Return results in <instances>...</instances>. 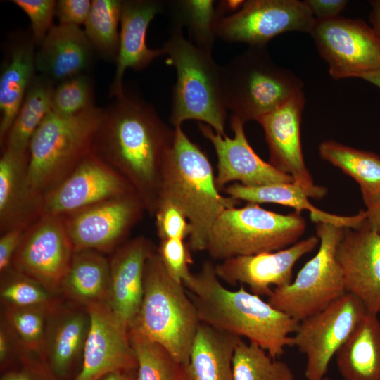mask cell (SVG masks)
<instances>
[{"mask_svg":"<svg viewBox=\"0 0 380 380\" xmlns=\"http://www.w3.org/2000/svg\"><path fill=\"white\" fill-rule=\"evenodd\" d=\"M175 134V129L150 104L125 91L103 110L91 153L127 179L154 215L163 163Z\"/></svg>","mask_w":380,"mask_h":380,"instance_id":"cell-1","label":"cell"},{"mask_svg":"<svg viewBox=\"0 0 380 380\" xmlns=\"http://www.w3.org/2000/svg\"><path fill=\"white\" fill-rule=\"evenodd\" d=\"M184 285L197 311L201 323L246 338L274 358L291 346V334L299 322L272 307L243 286L226 288L218 278L215 265L205 262L191 273Z\"/></svg>","mask_w":380,"mask_h":380,"instance_id":"cell-2","label":"cell"},{"mask_svg":"<svg viewBox=\"0 0 380 380\" xmlns=\"http://www.w3.org/2000/svg\"><path fill=\"white\" fill-rule=\"evenodd\" d=\"M175 129L174 141L163 165L159 202H170L182 211L191 227L190 250L203 251L217 218L236 207L239 201L220 193L207 155L182 127Z\"/></svg>","mask_w":380,"mask_h":380,"instance_id":"cell-3","label":"cell"},{"mask_svg":"<svg viewBox=\"0 0 380 380\" xmlns=\"http://www.w3.org/2000/svg\"><path fill=\"white\" fill-rule=\"evenodd\" d=\"M103 110L95 105L72 116L50 112L29 144L27 181L32 196H44L91 152Z\"/></svg>","mask_w":380,"mask_h":380,"instance_id":"cell-4","label":"cell"},{"mask_svg":"<svg viewBox=\"0 0 380 380\" xmlns=\"http://www.w3.org/2000/svg\"><path fill=\"white\" fill-rule=\"evenodd\" d=\"M162 49L166 63L175 67L177 80L172 90L170 122L182 127L188 120L210 126L223 137L227 108L224 104L220 66L212 52L200 49L184 37L182 28L172 27Z\"/></svg>","mask_w":380,"mask_h":380,"instance_id":"cell-5","label":"cell"},{"mask_svg":"<svg viewBox=\"0 0 380 380\" xmlns=\"http://www.w3.org/2000/svg\"><path fill=\"white\" fill-rule=\"evenodd\" d=\"M200 324L184 284L169 274L154 252L146 263L143 298L129 329L163 346L184 366Z\"/></svg>","mask_w":380,"mask_h":380,"instance_id":"cell-6","label":"cell"},{"mask_svg":"<svg viewBox=\"0 0 380 380\" xmlns=\"http://www.w3.org/2000/svg\"><path fill=\"white\" fill-rule=\"evenodd\" d=\"M225 106L243 123L258 121L295 95L304 83L276 64L266 46H251L220 66Z\"/></svg>","mask_w":380,"mask_h":380,"instance_id":"cell-7","label":"cell"},{"mask_svg":"<svg viewBox=\"0 0 380 380\" xmlns=\"http://www.w3.org/2000/svg\"><path fill=\"white\" fill-rule=\"evenodd\" d=\"M305 228L300 212L282 215L248 203L220 215L210 229L205 251L220 261L277 251L298 241Z\"/></svg>","mask_w":380,"mask_h":380,"instance_id":"cell-8","label":"cell"},{"mask_svg":"<svg viewBox=\"0 0 380 380\" xmlns=\"http://www.w3.org/2000/svg\"><path fill=\"white\" fill-rule=\"evenodd\" d=\"M315 224L319 241L317 252L291 284L274 289L267 300L298 322L321 311L346 293L336 258L345 227L324 222Z\"/></svg>","mask_w":380,"mask_h":380,"instance_id":"cell-9","label":"cell"},{"mask_svg":"<svg viewBox=\"0 0 380 380\" xmlns=\"http://www.w3.org/2000/svg\"><path fill=\"white\" fill-rule=\"evenodd\" d=\"M368 312L355 296L345 293L321 311L299 322L291 346L306 357V380H323L329 364Z\"/></svg>","mask_w":380,"mask_h":380,"instance_id":"cell-10","label":"cell"},{"mask_svg":"<svg viewBox=\"0 0 380 380\" xmlns=\"http://www.w3.org/2000/svg\"><path fill=\"white\" fill-rule=\"evenodd\" d=\"M310 34L334 80L360 78L380 69V39L361 19H315Z\"/></svg>","mask_w":380,"mask_h":380,"instance_id":"cell-11","label":"cell"},{"mask_svg":"<svg viewBox=\"0 0 380 380\" xmlns=\"http://www.w3.org/2000/svg\"><path fill=\"white\" fill-rule=\"evenodd\" d=\"M74 252L62 216L41 215L25 230L11 266L55 294L60 292Z\"/></svg>","mask_w":380,"mask_h":380,"instance_id":"cell-12","label":"cell"},{"mask_svg":"<svg viewBox=\"0 0 380 380\" xmlns=\"http://www.w3.org/2000/svg\"><path fill=\"white\" fill-rule=\"evenodd\" d=\"M315 23V18L304 1L248 0L236 12L220 20L217 37L249 46H266L282 33L310 34Z\"/></svg>","mask_w":380,"mask_h":380,"instance_id":"cell-13","label":"cell"},{"mask_svg":"<svg viewBox=\"0 0 380 380\" xmlns=\"http://www.w3.org/2000/svg\"><path fill=\"white\" fill-rule=\"evenodd\" d=\"M137 194L120 173L89 153L41 200L39 216H64L105 201Z\"/></svg>","mask_w":380,"mask_h":380,"instance_id":"cell-14","label":"cell"},{"mask_svg":"<svg viewBox=\"0 0 380 380\" xmlns=\"http://www.w3.org/2000/svg\"><path fill=\"white\" fill-rule=\"evenodd\" d=\"M145 206L137 194L105 201L62 216L74 251L116 249L141 217Z\"/></svg>","mask_w":380,"mask_h":380,"instance_id":"cell-15","label":"cell"},{"mask_svg":"<svg viewBox=\"0 0 380 380\" xmlns=\"http://www.w3.org/2000/svg\"><path fill=\"white\" fill-rule=\"evenodd\" d=\"M305 104L302 91L258 120L269 148V163L290 175L310 198L319 199L325 187L315 184L305 163L300 141V123Z\"/></svg>","mask_w":380,"mask_h":380,"instance_id":"cell-16","label":"cell"},{"mask_svg":"<svg viewBox=\"0 0 380 380\" xmlns=\"http://www.w3.org/2000/svg\"><path fill=\"white\" fill-rule=\"evenodd\" d=\"M89 328L82 367L75 380H99L115 372L137 369V360L128 329L115 316L107 302L87 308Z\"/></svg>","mask_w":380,"mask_h":380,"instance_id":"cell-17","label":"cell"},{"mask_svg":"<svg viewBox=\"0 0 380 380\" xmlns=\"http://www.w3.org/2000/svg\"><path fill=\"white\" fill-rule=\"evenodd\" d=\"M319 243L312 236L279 251L230 258L215 265L216 274L227 284L246 285L251 293L268 297L274 289L291 284L297 261Z\"/></svg>","mask_w":380,"mask_h":380,"instance_id":"cell-18","label":"cell"},{"mask_svg":"<svg viewBox=\"0 0 380 380\" xmlns=\"http://www.w3.org/2000/svg\"><path fill=\"white\" fill-rule=\"evenodd\" d=\"M244 123L232 115V138L217 134L208 125L199 122L202 134L213 144L217 159L216 186L220 191L234 182L246 186H261L293 182V178L263 160L254 151L245 134Z\"/></svg>","mask_w":380,"mask_h":380,"instance_id":"cell-19","label":"cell"},{"mask_svg":"<svg viewBox=\"0 0 380 380\" xmlns=\"http://www.w3.org/2000/svg\"><path fill=\"white\" fill-rule=\"evenodd\" d=\"M345 289L369 312L380 313V235L366 221L345 227L336 250Z\"/></svg>","mask_w":380,"mask_h":380,"instance_id":"cell-20","label":"cell"},{"mask_svg":"<svg viewBox=\"0 0 380 380\" xmlns=\"http://www.w3.org/2000/svg\"><path fill=\"white\" fill-rule=\"evenodd\" d=\"M154 252L151 241L140 236L122 243L109 260L110 285L106 302L128 330L139 310L146 263Z\"/></svg>","mask_w":380,"mask_h":380,"instance_id":"cell-21","label":"cell"},{"mask_svg":"<svg viewBox=\"0 0 380 380\" xmlns=\"http://www.w3.org/2000/svg\"><path fill=\"white\" fill-rule=\"evenodd\" d=\"M164 10L163 3L156 0L122 1L120 46L115 61V72L110 87V96L124 94L122 78L125 70H141L156 58L165 55L163 49H150L146 32L153 18Z\"/></svg>","mask_w":380,"mask_h":380,"instance_id":"cell-22","label":"cell"},{"mask_svg":"<svg viewBox=\"0 0 380 380\" xmlns=\"http://www.w3.org/2000/svg\"><path fill=\"white\" fill-rule=\"evenodd\" d=\"M95 51L80 26L53 25L36 51V70L55 84L85 73Z\"/></svg>","mask_w":380,"mask_h":380,"instance_id":"cell-23","label":"cell"},{"mask_svg":"<svg viewBox=\"0 0 380 380\" xmlns=\"http://www.w3.org/2000/svg\"><path fill=\"white\" fill-rule=\"evenodd\" d=\"M89 322L87 308L77 305L65 306L60 303L51 311L42 357L58 379L65 377L82 357Z\"/></svg>","mask_w":380,"mask_h":380,"instance_id":"cell-24","label":"cell"},{"mask_svg":"<svg viewBox=\"0 0 380 380\" xmlns=\"http://www.w3.org/2000/svg\"><path fill=\"white\" fill-rule=\"evenodd\" d=\"M9 45L0 75V142L4 143L25 94L36 76L35 42L18 35Z\"/></svg>","mask_w":380,"mask_h":380,"instance_id":"cell-25","label":"cell"},{"mask_svg":"<svg viewBox=\"0 0 380 380\" xmlns=\"http://www.w3.org/2000/svg\"><path fill=\"white\" fill-rule=\"evenodd\" d=\"M29 152L3 149L0 159V224L3 233L39 216L40 203L32 196L27 181Z\"/></svg>","mask_w":380,"mask_h":380,"instance_id":"cell-26","label":"cell"},{"mask_svg":"<svg viewBox=\"0 0 380 380\" xmlns=\"http://www.w3.org/2000/svg\"><path fill=\"white\" fill-rule=\"evenodd\" d=\"M241 339L201 323L183 366L184 380H233L232 360Z\"/></svg>","mask_w":380,"mask_h":380,"instance_id":"cell-27","label":"cell"},{"mask_svg":"<svg viewBox=\"0 0 380 380\" xmlns=\"http://www.w3.org/2000/svg\"><path fill=\"white\" fill-rule=\"evenodd\" d=\"M223 191L228 196L238 201L258 204L277 203L293 208L298 212L306 210L315 223L324 222L341 227L356 228L366 219L364 210L355 215L341 216L316 208L309 201L305 190L294 182L261 186H246L236 182L227 186Z\"/></svg>","mask_w":380,"mask_h":380,"instance_id":"cell-28","label":"cell"},{"mask_svg":"<svg viewBox=\"0 0 380 380\" xmlns=\"http://www.w3.org/2000/svg\"><path fill=\"white\" fill-rule=\"evenodd\" d=\"M343 380H380V320L368 312L335 355Z\"/></svg>","mask_w":380,"mask_h":380,"instance_id":"cell-29","label":"cell"},{"mask_svg":"<svg viewBox=\"0 0 380 380\" xmlns=\"http://www.w3.org/2000/svg\"><path fill=\"white\" fill-rule=\"evenodd\" d=\"M110 285V261L101 253L75 251L60 292L75 305L106 302Z\"/></svg>","mask_w":380,"mask_h":380,"instance_id":"cell-30","label":"cell"},{"mask_svg":"<svg viewBox=\"0 0 380 380\" xmlns=\"http://www.w3.org/2000/svg\"><path fill=\"white\" fill-rule=\"evenodd\" d=\"M55 83L36 75L31 82L15 118L8 132L3 149L28 153L30 140L46 115L51 112V99Z\"/></svg>","mask_w":380,"mask_h":380,"instance_id":"cell-31","label":"cell"},{"mask_svg":"<svg viewBox=\"0 0 380 380\" xmlns=\"http://www.w3.org/2000/svg\"><path fill=\"white\" fill-rule=\"evenodd\" d=\"M319 154L358 184L363 201L380 192V156L334 140L322 142Z\"/></svg>","mask_w":380,"mask_h":380,"instance_id":"cell-32","label":"cell"},{"mask_svg":"<svg viewBox=\"0 0 380 380\" xmlns=\"http://www.w3.org/2000/svg\"><path fill=\"white\" fill-rule=\"evenodd\" d=\"M172 27H186L196 46L212 52L217 27L225 12L212 0H179L169 3Z\"/></svg>","mask_w":380,"mask_h":380,"instance_id":"cell-33","label":"cell"},{"mask_svg":"<svg viewBox=\"0 0 380 380\" xmlns=\"http://www.w3.org/2000/svg\"><path fill=\"white\" fill-rule=\"evenodd\" d=\"M137 360V380H184L183 365L161 344L128 330Z\"/></svg>","mask_w":380,"mask_h":380,"instance_id":"cell-34","label":"cell"},{"mask_svg":"<svg viewBox=\"0 0 380 380\" xmlns=\"http://www.w3.org/2000/svg\"><path fill=\"white\" fill-rule=\"evenodd\" d=\"M122 1L94 0L84 23V32L95 52L105 60L116 61L119 46Z\"/></svg>","mask_w":380,"mask_h":380,"instance_id":"cell-35","label":"cell"},{"mask_svg":"<svg viewBox=\"0 0 380 380\" xmlns=\"http://www.w3.org/2000/svg\"><path fill=\"white\" fill-rule=\"evenodd\" d=\"M232 374L233 380H294V374L286 362L243 338L234 350Z\"/></svg>","mask_w":380,"mask_h":380,"instance_id":"cell-36","label":"cell"},{"mask_svg":"<svg viewBox=\"0 0 380 380\" xmlns=\"http://www.w3.org/2000/svg\"><path fill=\"white\" fill-rule=\"evenodd\" d=\"M58 303L50 307L7 305L4 312L6 323L25 351L42 356L48 317Z\"/></svg>","mask_w":380,"mask_h":380,"instance_id":"cell-37","label":"cell"},{"mask_svg":"<svg viewBox=\"0 0 380 380\" xmlns=\"http://www.w3.org/2000/svg\"><path fill=\"white\" fill-rule=\"evenodd\" d=\"M94 106V86L86 73L63 80L53 91L51 111L61 116H72Z\"/></svg>","mask_w":380,"mask_h":380,"instance_id":"cell-38","label":"cell"},{"mask_svg":"<svg viewBox=\"0 0 380 380\" xmlns=\"http://www.w3.org/2000/svg\"><path fill=\"white\" fill-rule=\"evenodd\" d=\"M1 298L18 307H50L60 301L35 281L13 270L1 287Z\"/></svg>","mask_w":380,"mask_h":380,"instance_id":"cell-39","label":"cell"},{"mask_svg":"<svg viewBox=\"0 0 380 380\" xmlns=\"http://www.w3.org/2000/svg\"><path fill=\"white\" fill-rule=\"evenodd\" d=\"M169 274L176 281L184 283L191 274L189 266L193 263L188 244L184 240H161L156 251Z\"/></svg>","mask_w":380,"mask_h":380,"instance_id":"cell-40","label":"cell"},{"mask_svg":"<svg viewBox=\"0 0 380 380\" xmlns=\"http://www.w3.org/2000/svg\"><path fill=\"white\" fill-rule=\"evenodd\" d=\"M12 2L28 16L31 35L36 45H40L50 29L56 12L53 0H13Z\"/></svg>","mask_w":380,"mask_h":380,"instance_id":"cell-41","label":"cell"},{"mask_svg":"<svg viewBox=\"0 0 380 380\" xmlns=\"http://www.w3.org/2000/svg\"><path fill=\"white\" fill-rule=\"evenodd\" d=\"M156 227L161 240L189 236L191 227L182 211L168 201H160L156 213Z\"/></svg>","mask_w":380,"mask_h":380,"instance_id":"cell-42","label":"cell"},{"mask_svg":"<svg viewBox=\"0 0 380 380\" xmlns=\"http://www.w3.org/2000/svg\"><path fill=\"white\" fill-rule=\"evenodd\" d=\"M91 7L89 0H59L55 15L60 24L77 25L85 23Z\"/></svg>","mask_w":380,"mask_h":380,"instance_id":"cell-43","label":"cell"},{"mask_svg":"<svg viewBox=\"0 0 380 380\" xmlns=\"http://www.w3.org/2000/svg\"><path fill=\"white\" fill-rule=\"evenodd\" d=\"M30 224H20L1 233L0 238V271L1 274L8 270L11 266L13 256L25 230Z\"/></svg>","mask_w":380,"mask_h":380,"instance_id":"cell-44","label":"cell"},{"mask_svg":"<svg viewBox=\"0 0 380 380\" xmlns=\"http://www.w3.org/2000/svg\"><path fill=\"white\" fill-rule=\"evenodd\" d=\"M1 380H60L46 365L26 359L23 367L5 373Z\"/></svg>","mask_w":380,"mask_h":380,"instance_id":"cell-45","label":"cell"},{"mask_svg":"<svg viewBox=\"0 0 380 380\" xmlns=\"http://www.w3.org/2000/svg\"><path fill=\"white\" fill-rule=\"evenodd\" d=\"M316 20H326L339 16L344 10L346 0H305L304 1Z\"/></svg>","mask_w":380,"mask_h":380,"instance_id":"cell-46","label":"cell"},{"mask_svg":"<svg viewBox=\"0 0 380 380\" xmlns=\"http://www.w3.org/2000/svg\"><path fill=\"white\" fill-rule=\"evenodd\" d=\"M367 209L365 221L371 229L380 235V192L364 201Z\"/></svg>","mask_w":380,"mask_h":380,"instance_id":"cell-47","label":"cell"},{"mask_svg":"<svg viewBox=\"0 0 380 380\" xmlns=\"http://www.w3.org/2000/svg\"><path fill=\"white\" fill-rule=\"evenodd\" d=\"M6 323L1 326L0 329V361L4 363L8 357L13 348V341L11 336L9 327Z\"/></svg>","mask_w":380,"mask_h":380,"instance_id":"cell-48","label":"cell"},{"mask_svg":"<svg viewBox=\"0 0 380 380\" xmlns=\"http://www.w3.org/2000/svg\"><path fill=\"white\" fill-rule=\"evenodd\" d=\"M372 11L369 14V21L375 34L380 39V0L370 1Z\"/></svg>","mask_w":380,"mask_h":380,"instance_id":"cell-49","label":"cell"},{"mask_svg":"<svg viewBox=\"0 0 380 380\" xmlns=\"http://www.w3.org/2000/svg\"><path fill=\"white\" fill-rule=\"evenodd\" d=\"M99 380H137V372L136 370L112 372Z\"/></svg>","mask_w":380,"mask_h":380,"instance_id":"cell-50","label":"cell"},{"mask_svg":"<svg viewBox=\"0 0 380 380\" xmlns=\"http://www.w3.org/2000/svg\"><path fill=\"white\" fill-rule=\"evenodd\" d=\"M360 78L376 86L380 89V69L366 73L362 75Z\"/></svg>","mask_w":380,"mask_h":380,"instance_id":"cell-51","label":"cell"},{"mask_svg":"<svg viewBox=\"0 0 380 380\" xmlns=\"http://www.w3.org/2000/svg\"><path fill=\"white\" fill-rule=\"evenodd\" d=\"M323 380H331V379L329 377H328V376H326L323 379Z\"/></svg>","mask_w":380,"mask_h":380,"instance_id":"cell-52","label":"cell"}]
</instances>
